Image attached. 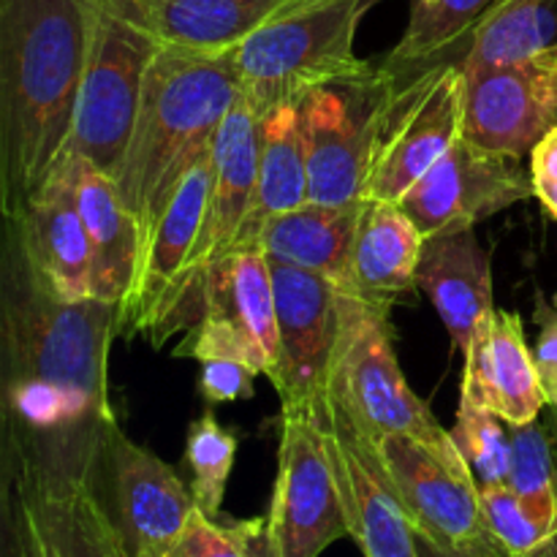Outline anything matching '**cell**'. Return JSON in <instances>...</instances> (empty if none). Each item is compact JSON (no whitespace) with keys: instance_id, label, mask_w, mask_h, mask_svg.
I'll return each mask as SVG.
<instances>
[{"instance_id":"1","label":"cell","mask_w":557,"mask_h":557,"mask_svg":"<svg viewBox=\"0 0 557 557\" xmlns=\"http://www.w3.org/2000/svg\"><path fill=\"white\" fill-rule=\"evenodd\" d=\"M120 305L63 299L27 256L14 221L3 218L0 248V379L3 449L101 468L114 428L109 351Z\"/></svg>"},{"instance_id":"2","label":"cell","mask_w":557,"mask_h":557,"mask_svg":"<svg viewBox=\"0 0 557 557\" xmlns=\"http://www.w3.org/2000/svg\"><path fill=\"white\" fill-rule=\"evenodd\" d=\"M96 0H0V212L16 218L74 128Z\"/></svg>"},{"instance_id":"3","label":"cell","mask_w":557,"mask_h":557,"mask_svg":"<svg viewBox=\"0 0 557 557\" xmlns=\"http://www.w3.org/2000/svg\"><path fill=\"white\" fill-rule=\"evenodd\" d=\"M237 98L239 76L232 49L161 41L147 69L139 114L117 177L123 205L139 228V248L180 180L212 147Z\"/></svg>"},{"instance_id":"4","label":"cell","mask_w":557,"mask_h":557,"mask_svg":"<svg viewBox=\"0 0 557 557\" xmlns=\"http://www.w3.org/2000/svg\"><path fill=\"white\" fill-rule=\"evenodd\" d=\"M5 515L22 557H136L101 468L3 449Z\"/></svg>"},{"instance_id":"5","label":"cell","mask_w":557,"mask_h":557,"mask_svg":"<svg viewBox=\"0 0 557 557\" xmlns=\"http://www.w3.org/2000/svg\"><path fill=\"white\" fill-rule=\"evenodd\" d=\"M375 0H337L250 33L232 47L239 96L259 117L326 85H362L379 69L354 52L359 20Z\"/></svg>"},{"instance_id":"6","label":"cell","mask_w":557,"mask_h":557,"mask_svg":"<svg viewBox=\"0 0 557 557\" xmlns=\"http://www.w3.org/2000/svg\"><path fill=\"white\" fill-rule=\"evenodd\" d=\"M389 313L392 310L343 292V330L330 395L343 403L370 441L381 435H408L449 468L471 476L451 430H446L428 403L408 386L397 362Z\"/></svg>"},{"instance_id":"7","label":"cell","mask_w":557,"mask_h":557,"mask_svg":"<svg viewBox=\"0 0 557 557\" xmlns=\"http://www.w3.org/2000/svg\"><path fill=\"white\" fill-rule=\"evenodd\" d=\"M158 47L161 38L145 20L139 0H96L90 52L65 145L69 156L92 163L109 177H120L147 69Z\"/></svg>"},{"instance_id":"8","label":"cell","mask_w":557,"mask_h":557,"mask_svg":"<svg viewBox=\"0 0 557 557\" xmlns=\"http://www.w3.org/2000/svg\"><path fill=\"white\" fill-rule=\"evenodd\" d=\"M466 123V71L444 60L389 82L375 112L362 201H397L451 150Z\"/></svg>"},{"instance_id":"9","label":"cell","mask_w":557,"mask_h":557,"mask_svg":"<svg viewBox=\"0 0 557 557\" xmlns=\"http://www.w3.org/2000/svg\"><path fill=\"white\" fill-rule=\"evenodd\" d=\"M264 520L277 557H321L326 547L348 536L319 406L281 411L277 476Z\"/></svg>"},{"instance_id":"10","label":"cell","mask_w":557,"mask_h":557,"mask_svg":"<svg viewBox=\"0 0 557 557\" xmlns=\"http://www.w3.org/2000/svg\"><path fill=\"white\" fill-rule=\"evenodd\" d=\"M174 357L196 362L237 359L256 375H275V286L264 250H234L212 267L201 286L194 324L174 346Z\"/></svg>"},{"instance_id":"11","label":"cell","mask_w":557,"mask_h":557,"mask_svg":"<svg viewBox=\"0 0 557 557\" xmlns=\"http://www.w3.org/2000/svg\"><path fill=\"white\" fill-rule=\"evenodd\" d=\"M210 185L212 147L180 180L150 237L141 243L128 294L120 302L117 326L123 337L147 335L152 348H161L174 335L180 286L205 223Z\"/></svg>"},{"instance_id":"12","label":"cell","mask_w":557,"mask_h":557,"mask_svg":"<svg viewBox=\"0 0 557 557\" xmlns=\"http://www.w3.org/2000/svg\"><path fill=\"white\" fill-rule=\"evenodd\" d=\"M270 270L277 313V368L270 381L281 397V411L313 408L332 384L343 292L326 277L286 261L270 259Z\"/></svg>"},{"instance_id":"13","label":"cell","mask_w":557,"mask_h":557,"mask_svg":"<svg viewBox=\"0 0 557 557\" xmlns=\"http://www.w3.org/2000/svg\"><path fill=\"white\" fill-rule=\"evenodd\" d=\"M419 536L462 557H511L484 517L479 484L408 435L373 441Z\"/></svg>"},{"instance_id":"14","label":"cell","mask_w":557,"mask_h":557,"mask_svg":"<svg viewBox=\"0 0 557 557\" xmlns=\"http://www.w3.org/2000/svg\"><path fill=\"white\" fill-rule=\"evenodd\" d=\"M389 82L379 69V76L362 85L315 87L299 101L310 201L335 207L362 201L375 112Z\"/></svg>"},{"instance_id":"15","label":"cell","mask_w":557,"mask_h":557,"mask_svg":"<svg viewBox=\"0 0 557 557\" xmlns=\"http://www.w3.org/2000/svg\"><path fill=\"white\" fill-rule=\"evenodd\" d=\"M259 123L261 117L256 109L239 96L212 139V185L207 196L205 223L180 286L174 332L194 324L207 275L218 261L234 253L253 210L256 180H259Z\"/></svg>"},{"instance_id":"16","label":"cell","mask_w":557,"mask_h":557,"mask_svg":"<svg viewBox=\"0 0 557 557\" xmlns=\"http://www.w3.org/2000/svg\"><path fill=\"white\" fill-rule=\"evenodd\" d=\"M533 196L522 158L487 150L468 136L408 190L400 207L428 237L466 232Z\"/></svg>"},{"instance_id":"17","label":"cell","mask_w":557,"mask_h":557,"mask_svg":"<svg viewBox=\"0 0 557 557\" xmlns=\"http://www.w3.org/2000/svg\"><path fill=\"white\" fill-rule=\"evenodd\" d=\"M319 413L335 460L348 536L364 557H419L417 528L373 441L330 392L319 403Z\"/></svg>"},{"instance_id":"18","label":"cell","mask_w":557,"mask_h":557,"mask_svg":"<svg viewBox=\"0 0 557 557\" xmlns=\"http://www.w3.org/2000/svg\"><path fill=\"white\" fill-rule=\"evenodd\" d=\"M103 482L136 557H163L196 511L194 493L172 466L114 428L103 457Z\"/></svg>"},{"instance_id":"19","label":"cell","mask_w":557,"mask_h":557,"mask_svg":"<svg viewBox=\"0 0 557 557\" xmlns=\"http://www.w3.org/2000/svg\"><path fill=\"white\" fill-rule=\"evenodd\" d=\"M557 125V71L539 60L466 74L462 136L506 156H531Z\"/></svg>"},{"instance_id":"20","label":"cell","mask_w":557,"mask_h":557,"mask_svg":"<svg viewBox=\"0 0 557 557\" xmlns=\"http://www.w3.org/2000/svg\"><path fill=\"white\" fill-rule=\"evenodd\" d=\"M79 161L65 152L52 174L30 196L16 223L27 256L47 286L63 299H87L90 292V239L76 196Z\"/></svg>"},{"instance_id":"21","label":"cell","mask_w":557,"mask_h":557,"mask_svg":"<svg viewBox=\"0 0 557 557\" xmlns=\"http://www.w3.org/2000/svg\"><path fill=\"white\" fill-rule=\"evenodd\" d=\"M462 357V397L490 408L509 424H528L542 417L547 395L520 315L495 308Z\"/></svg>"},{"instance_id":"22","label":"cell","mask_w":557,"mask_h":557,"mask_svg":"<svg viewBox=\"0 0 557 557\" xmlns=\"http://www.w3.org/2000/svg\"><path fill=\"white\" fill-rule=\"evenodd\" d=\"M417 286L428 294L460 351L495 310L493 264L473 228L424 239Z\"/></svg>"},{"instance_id":"23","label":"cell","mask_w":557,"mask_h":557,"mask_svg":"<svg viewBox=\"0 0 557 557\" xmlns=\"http://www.w3.org/2000/svg\"><path fill=\"white\" fill-rule=\"evenodd\" d=\"M422 248L424 234L397 201H362L341 292L392 310L400 294L417 288Z\"/></svg>"},{"instance_id":"24","label":"cell","mask_w":557,"mask_h":557,"mask_svg":"<svg viewBox=\"0 0 557 557\" xmlns=\"http://www.w3.org/2000/svg\"><path fill=\"white\" fill-rule=\"evenodd\" d=\"M337 0H139L161 41L232 49L250 33L310 14Z\"/></svg>"},{"instance_id":"25","label":"cell","mask_w":557,"mask_h":557,"mask_svg":"<svg viewBox=\"0 0 557 557\" xmlns=\"http://www.w3.org/2000/svg\"><path fill=\"white\" fill-rule=\"evenodd\" d=\"M76 161V196L90 239V292L96 299L120 305L139 259V228L123 205L117 180L82 158Z\"/></svg>"},{"instance_id":"26","label":"cell","mask_w":557,"mask_h":557,"mask_svg":"<svg viewBox=\"0 0 557 557\" xmlns=\"http://www.w3.org/2000/svg\"><path fill=\"white\" fill-rule=\"evenodd\" d=\"M359 212L362 201L351 207L305 201L302 207L267 218L256 234V248L270 259L315 272L341 288L348 275Z\"/></svg>"},{"instance_id":"27","label":"cell","mask_w":557,"mask_h":557,"mask_svg":"<svg viewBox=\"0 0 557 557\" xmlns=\"http://www.w3.org/2000/svg\"><path fill=\"white\" fill-rule=\"evenodd\" d=\"M310 201L308 163H305L299 103H286L267 112L259 123V180L248 223L237 248H256V234L267 218L288 212Z\"/></svg>"},{"instance_id":"28","label":"cell","mask_w":557,"mask_h":557,"mask_svg":"<svg viewBox=\"0 0 557 557\" xmlns=\"http://www.w3.org/2000/svg\"><path fill=\"white\" fill-rule=\"evenodd\" d=\"M557 44V0H498L471 33L466 74L533 63Z\"/></svg>"},{"instance_id":"29","label":"cell","mask_w":557,"mask_h":557,"mask_svg":"<svg viewBox=\"0 0 557 557\" xmlns=\"http://www.w3.org/2000/svg\"><path fill=\"white\" fill-rule=\"evenodd\" d=\"M498 0H411L406 33L381 69L395 82H406L444 63L457 47L468 49L479 20Z\"/></svg>"},{"instance_id":"30","label":"cell","mask_w":557,"mask_h":557,"mask_svg":"<svg viewBox=\"0 0 557 557\" xmlns=\"http://www.w3.org/2000/svg\"><path fill=\"white\" fill-rule=\"evenodd\" d=\"M509 484L533 517L557 536V457L547 422L511 424Z\"/></svg>"},{"instance_id":"31","label":"cell","mask_w":557,"mask_h":557,"mask_svg":"<svg viewBox=\"0 0 557 557\" xmlns=\"http://www.w3.org/2000/svg\"><path fill=\"white\" fill-rule=\"evenodd\" d=\"M451 438L466 457L479 490L509 482L511 424L506 419L460 395Z\"/></svg>"},{"instance_id":"32","label":"cell","mask_w":557,"mask_h":557,"mask_svg":"<svg viewBox=\"0 0 557 557\" xmlns=\"http://www.w3.org/2000/svg\"><path fill=\"white\" fill-rule=\"evenodd\" d=\"M234 457H237V438L218 422L215 413L205 411L190 422L188 438H185L190 493H194L196 506L215 520L221 517Z\"/></svg>"},{"instance_id":"33","label":"cell","mask_w":557,"mask_h":557,"mask_svg":"<svg viewBox=\"0 0 557 557\" xmlns=\"http://www.w3.org/2000/svg\"><path fill=\"white\" fill-rule=\"evenodd\" d=\"M267 539V520L221 522L196 506L188 525L163 557H259Z\"/></svg>"},{"instance_id":"34","label":"cell","mask_w":557,"mask_h":557,"mask_svg":"<svg viewBox=\"0 0 557 557\" xmlns=\"http://www.w3.org/2000/svg\"><path fill=\"white\" fill-rule=\"evenodd\" d=\"M479 498L490 528L511 557H536L555 539V533L528 511L509 484L479 490Z\"/></svg>"},{"instance_id":"35","label":"cell","mask_w":557,"mask_h":557,"mask_svg":"<svg viewBox=\"0 0 557 557\" xmlns=\"http://www.w3.org/2000/svg\"><path fill=\"white\" fill-rule=\"evenodd\" d=\"M256 373L237 359H210L201 362V395L210 403H234L253 395Z\"/></svg>"},{"instance_id":"36","label":"cell","mask_w":557,"mask_h":557,"mask_svg":"<svg viewBox=\"0 0 557 557\" xmlns=\"http://www.w3.org/2000/svg\"><path fill=\"white\" fill-rule=\"evenodd\" d=\"M533 319L539 324V337L533 343V359H536L544 395H547L557 384V294L553 299L539 297Z\"/></svg>"},{"instance_id":"37","label":"cell","mask_w":557,"mask_h":557,"mask_svg":"<svg viewBox=\"0 0 557 557\" xmlns=\"http://www.w3.org/2000/svg\"><path fill=\"white\" fill-rule=\"evenodd\" d=\"M533 196L557 221V125L531 152Z\"/></svg>"},{"instance_id":"38","label":"cell","mask_w":557,"mask_h":557,"mask_svg":"<svg viewBox=\"0 0 557 557\" xmlns=\"http://www.w3.org/2000/svg\"><path fill=\"white\" fill-rule=\"evenodd\" d=\"M544 422H547L549 428V435H553V444H555V457H557V408L547 406L544 408ZM536 557H557V536L553 539V542L547 544V547L542 549Z\"/></svg>"},{"instance_id":"39","label":"cell","mask_w":557,"mask_h":557,"mask_svg":"<svg viewBox=\"0 0 557 557\" xmlns=\"http://www.w3.org/2000/svg\"><path fill=\"white\" fill-rule=\"evenodd\" d=\"M417 544H419V557H462V555L449 553V549L438 547V544H433L430 539L419 536V533H417Z\"/></svg>"},{"instance_id":"40","label":"cell","mask_w":557,"mask_h":557,"mask_svg":"<svg viewBox=\"0 0 557 557\" xmlns=\"http://www.w3.org/2000/svg\"><path fill=\"white\" fill-rule=\"evenodd\" d=\"M539 63H542V65H547V69L557 71V44H555L553 49H547V52H544L542 58H539Z\"/></svg>"},{"instance_id":"41","label":"cell","mask_w":557,"mask_h":557,"mask_svg":"<svg viewBox=\"0 0 557 557\" xmlns=\"http://www.w3.org/2000/svg\"><path fill=\"white\" fill-rule=\"evenodd\" d=\"M259 557H277L275 553H272V544H270V539H264V544H261V549H259Z\"/></svg>"},{"instance_id":"42","label":"cell","mask_w":557,"mask_h":557,"mask_svg":"<svg viewBox=\"0 0 557 557\" xmlns=\"http://www.w3.org/2000/svg\"><path fill=\"white\" fill-rule=\"evenodd\" d=\"M547 406H553V408H557V384L553 386V389L547 392Z\"/></svg>"}]
</instances>
